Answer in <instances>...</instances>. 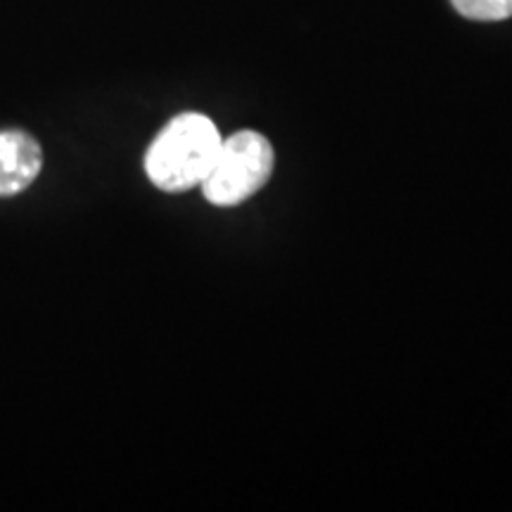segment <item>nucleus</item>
Returning a JSON list of instances; mask_svg holds the SVG:
<instances>
[{"label":"nucleus","instance_id":"nucleus-1","mask_svg":"<svg viewBox=\"0 0 512 512\" xmlns=\"http://www.w3.org/2000/svg\"><path fill=\"white\" fill-rule=\"evenodd\" d=\"M221 143L219 128L209 117L197 112L178 114L147 147V178L164 192L192 190L207 178Z\"/></svg>","mask_w":512,"mask_h":512},{"label":"nucleus","instance_id":"nucleus-2","mask_svg":"<svg viewBox=\"0 0 512 512\" xmlns=\"http://www.w3.org/2000/svg\"><path fill=\"white\" fill-rule=\"evenodd\" d=\"M273 166L275 152L268 138L256 131H238L223 140L200 188L214 207H238L264 188Z\"/></svg>","mask_w":512,"mask_h":512},{"label":"nucleus","instance_id":"nucleus-3","mask_svg":"<svg viewBox=\"0 0 512 512\" xmlns=\"http://www.w3.org/2000/svg\"><path fill=\"white\" fill-rule=\"evenodd\" d=\"M43 169V150L24 131H0V197H15L36 181Z\"/></svg>","mask_w":512,"mask_h":512},{"label":"nucleus","instance_id":"nucleus-4","mask_svg":"<svg viewBox=\"0 0 512 512\" xmlns=\"http://www.w3.org/2000/svg\"><path fill=\"white\" fill-rule=\"evenodd\" d=\"M451 5L472 22H503L512 17V0H451Z\"/></svg>","mask_w":512,"mask_h":512}]
</instances>
